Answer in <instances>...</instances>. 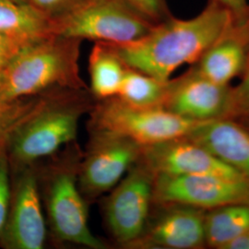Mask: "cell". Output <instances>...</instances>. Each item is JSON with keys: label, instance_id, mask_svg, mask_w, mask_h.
Instances as JSON below:
<instances>
[{"label": "cell", "instance_id": "obj_2", "mask_svg": "<svg viewBox=\"0 0 249 249\" xmlns=\"http://www.w3.org/2000/svg\"><path fill=\"white\" fill-rule=\"evenodd\" d=\"M81 42L53 35L26 46L1 71L0 102L54 89H86L79 65Z\"/></svg>", "mask_w": 249, "mask_h": 249}, {"label": "cell", "instance_id": "obj_22", "mask_svg": "<svg viewBox=\"0 0 249 249\" xmlns=\"http://www.w3.org/2000/svg\"><path fill=\"white\" fill-rule=\"evenodd\" d=\"M153 24L173 17L167 0H124Z\"/></svg>", "mask_w": 249, "mask_h": 249}, {"label": "cell", "instance_id": "obj_23", "mask_svg": "<svg viewBox=\"0 0 249 249\" xmlns=\"http://www.w3.org/2000/svg\"><path fill=\"white\" fill-rule=\"evenodd\" d=\"M249 115V59L241 75V81L231 87V116L230 118Z\"/></svg>", "mask_w": 249, "mask_h": 249}, {"label": "cell", "instance_id": "obj_18", "mask_svg": "<svg viewBox=\"0 0 249 249\" xmlns=\"http://www.w3.org/2000/svg\"><path fill=\"white\" fill-rule=\"evenodd\" d=\"M206 246L224 248L249 230V203L224 205L205 213Z\"/></svg>", "mask_w": 249, "mask_h": 249}, {"label": "cell", "instance_id": "obj_21", "mask_svg": "<svg viewBox=\"0 0 249 249\" xmlns=\"http://www.w3.org/2000/svg\"><path fill=\"white\" fill-rule=\"evenodd\" d=\"M5 150L0 151V238L7 223L11 203L9 156Z\"/></svg>", "mask_w": 249, "mask_h": 249}, {"label": "cell", "instance_id": "obj_24", "mask_svg": "<svg viewBox=\"0 0 249 249\" xmlns=\"http://www.w3.org/2000/svg\"><path fill=\"white\" fill-rule=\"evenodd\" d=\"M84 0H27V3L50 18L56 19L70 13Z\"/></svg>", "mask_w": 249, "mask_h": 249}, {"label": "cell", "instance_id": "obj_3", "mask_svg": "<svg viewBox=\"0 0 249 249\" xmlns=\"http://www.w3.org/2000/svg\"><path fill=\"white\" fill-rule=\"evenodd\" d=\"M85 89H54L45 107L13 134L9 141L12 159L29 164L75 141L86 102Z\"/></svg>", "mask_w": 249, "mask_h": 249}, {"label": "cell", "instance_id": "obj_12", "mask_svg": "<svg viewBox=\"0 0 249 249\" xmlns=\"http://www.w3.org/2000/svg\"><path fill=\"white\" fill-rule=\"evenodd\" d=\"M162 209L142 234L131 245L149 249H197L204 248L205 211L184 205H159ZM130 246V247H131Z\"/></svg>", "mask_w": 249, "mask_h": 249}, {"label": "cell", "instance_id": "obj_8", "mask_svg": "<svg viewBox=\"0 0 249 249\" xmlns=\"http://www.w3.org/2000/svg\"><path fill=\"white\" fill-rule=\"evenodd\" d=\"M138 162L113 189L105 209L110 231L124 246H131L142 234L152 203L153 175Z\"/></svg>", "mask_w": 249, "mask_h": 249}, {"label": "cell", "instance_id": "obj_25", "mask_svg": "<svg viewBox=\"0 0 249 249\" xmlns=\"http://www.w3.org/2000/svg\"><path fill=\"white\" fill-rule=\"evenodd\" d=\"M35 42H30L17 36L0 32V71H3L26 46Z\"/></svg>", "mask_w": 249, "mask_h": 249}, {"label": "cell", "instance_id": "obj_28", "mask_svg": "<svg viewBox=\"0 0 249 249\" xmlns=\"http://www.w3.org/2000/svg\"><path fill=\"white\" fill-rule=\"evenodd\" d=\"M233 119L236 120L237 122H239L242 125H244L246 128H248L249 130V115L239 116V117H236V118H233Z\"/></svg>", "mask_w": 249, "mask_h": 249}, {"label": "cell", "instance_id": "obj_9", "mask_svg": "<svg viewBox=\"0 0 249 249\" xmlns=\"http://www.w3.org/2000/svg\"><path fill=\"white\" fill-rule=\"evenodd\" d=\"M75 170L59 167L53 171L46 187V209L55 235L62 241L92 249L105 245L92 234L85 200L78 187Z\"/></svg>", "mask_w": 249, "mask_h": 249}, {"label": "cell", "instance_id": "obj_6", "mask_svg": "<svg viewBox=\"0 0 249 249\" xmlns=\"http://www.w3.org/2000/svg\"><path fill=\"white\" fill-rule=\"evenodd\" d=\"M152 202L209 211L224 205L249 203V184L210 175L153 176Z\"/></svg>", "mask_w": 249, "mask_h": 249}, {"label": "cell", "instance_id": "obj_19", "mask_svg": "<svg viewBox=\"0 0 249 249\" xmlns=\"http://www.w3.org/2000/svg\"><path fill=\"white\" fill-rule=\"evenodd\" d=\"M170 80H159L127 68L116 97L134 107L163 108Z\"/></svg>", "mask_w": 249, "mask_h": 249}, {"label": "cell", "instance_id": "obj_5", "mask_svg": "<svg viewBox=\"0 0 249 249\" xmlns=\"http://www.w3.org/2000/svg\"><path fill=\"white\" fill-rule=\"evenodd\" d=\"M54 21L58 36L115 45L139 40L155 25L124 0H84Z\"/></svg>", "mask_w": 249, "mask_h": 249}, {"label": "cell", "instance_id": "obj_11", "mask_svg": "<svg viewBox=\"0 0 249 249\" xmlns=\"http://www.w3.org/2000/svg\"><path fill=\"white\" fill-rule=\"evenodd\" d=\"M139 160L153 176L210 175L245 181L236 171L185 137L142 147Z\"/></svg>", "mask_w": 249, "mask_h": 249}, {"label": "cell", "instance_id": "obj_14", "mask_svg": "<svg viewBox=\"0 0 249 249\" xmlns=\"http://www.w3.org/2000/svg\"><path fill=\"white\" fill-rule=\"evenodd\" d=\"M236 171L249 184V130L232 118L199 122L185 137Z\"/></svg>", "mask_w": 249, "mask_h": 249}, {"label": "cell", "instance_id": "obj_1", "mask_svg": "<svg viewBox=\"0 0 249 249\" xmlns=\"http://www.w3.org/2000/svg\"><path fill=\"white\" fill-rule=\"evenodd\" d=\"M234 20L228 9L208 1L204 9L193 18L173 16L155 24L139 40L109 45L127 68L168 80L180 67L194 65Z\"/></svg>", "mask_w": 249, "mask_h": 249}, {"label": "cell", "instance_id": "obj_10", "mask_svg": "<svg viewBox=\"0 0 249 249\" xmlns=\"http://www.w3.org/2000/svg\"><path fill=\"white\" fill-rule=\"evenodd\" d=\"M231 87L206 79L191 67L170 86L163 108L195 122L231 116Z\"/></svg>", "mask_w": 249, "mask_h": 249}, {"label": "cell", "instance_id": "obj_20", "mask_svg": "<svg viewBox=\"0 0 249 249\" xmlns=\"http://www.w3.org/2000/svg\"><path fill=\"white\" fill-rule=\"evenodd\" d=\"M51 92L0 102V151L22 124L45 107Z\"/></svg>", "mask_w": 249, "mask_h": 249}, {"label": "cell", "instance_id": "obj_29", "mask_svg": "<svg viewBox=\"0 0 249 249\" xmlns=\"http://www.w3.org/2000/svg\"><path fill=\"white\" fill-rule=\"evenodd\" d=\"M16 2H19V3H27V0H13Z\"/></svg>", "mask_w": 249, "mask_h": 249}, {"label": "cell", "instance_id": "obj_27", "mask_svg": "<svg viewBox=\"0 0 249 249\" xmlns=\"http://www.w3.org/2000/svg\"><path fill=\"white\" fill-rule=\"evenodd\" d=\"M224 249H249V230L231 241Z\"/></svg>", "mask_w": 249, "mask_h": 249}, {"label": "cell", "instance_id": "obj_7", "mask_svg": "<svg viewBox=\"0 0 249 249\" xmlns=\"http://www.w3.org/2000/svg\"><path fill=\"white\" fill-rule=\"evenodd\" d=\"M89 151L79 169L82 194L96 197L113 189L136 164L142 147L124 137L91 131Z\"/></svg>", "mask_w": 249, "mask_h": 249}, {"label": "cell", "instance_id": "obj_13", "mask_svg": "<svg viewBox=\"0 0 249 249\" xmlns=\"http://www.w3.org/2000/svg\"><path fill=\"white\" fill-rule=\"evenodd\" d=\"M11 201L1 236L4 245L9 249H43L46 226L37 178L33 173L19 178Z\"/></svg>", "mask_w": 249, "mask_h": 249}, {"label": "cell", "instance_id": "obj_15", "mask_svg": "<svg viewBox=\"0 0 249 249\" xmlns=\"http://www.w3.org/2000/svg\"><path fill=\"white\" fill-rule=\"evenodd\" d=\"M249 59V17L236 21L191 67L208 80L229 85L241 76Z\"/></svg>", "mask_w": 249, "mask_h": 249}, {"label": "cell", "instance_id": "obj_4", "mask_svg": "<svg viewBox=\"0 0 249 249\" xmlns=\"http://www.w3.org/2000/svg\"><path fill=\"white\" fill-rule=\"evenodd\" d=\"M199 122L160 107H134L118 97L103 99L91 112L90 129L124 137L142 147L186 137Z\"/></svg>", "mask_w": 249, "mask_h": 249}, {"label": "cell", "instance_id": "obj_16", "mask_svg": "<svg viewBox=\"0 0 249 249\" xmlns=\"http://www.w3.org/2000/svg\"><path fill=\"white\" fill-rule=\"evenodd\" d=\"M0 32L30 42L56 35L54 19L28 3L0 0Z\"/></svg>", "mask_w": 249, "mask_h": 249}, {"label": "cell", "instance_id": "obj_26", "mask_svg": "<svg viewBox=\"0 0 249 249\" xmlns=\"http://www.w3.org/2000/svg\"><path fill=\"white\" fill-rule=\"evenodd\" d=\"M213 1L224 9H228L237 21L246 20L249 17V4L248 0H209Z\"/></svg>", "mask_w": 249, "mask_h": 249}, {"label": "cell", "instance_id": "obj_30", "mask_svg": "<svg viewBox=\"0 0 249 249\" xmlns=\"http://www.w3.org/2000/svg\"><path fill=\"white\" fill-rule=\"evenodd\" d=\"M0 93H1V71H0Z\"/></svg>", "mask_w": 249, "mask_h": 249}, {"label": "cell", "instance_id": "obj_17", "mask_svg": "<svg viewBox=\"0 0 249 249\" xmlns=\"http://www.w3.org/2000/svg\"><path fill=\"white\" fill-rule=\"evenodd\" d=\"M126 69L111 45L95 42L89 57L91 92L102 100L117 96Z\"/></svg>", "mask_w": 249, "mask_h": 249}]
</instances>
